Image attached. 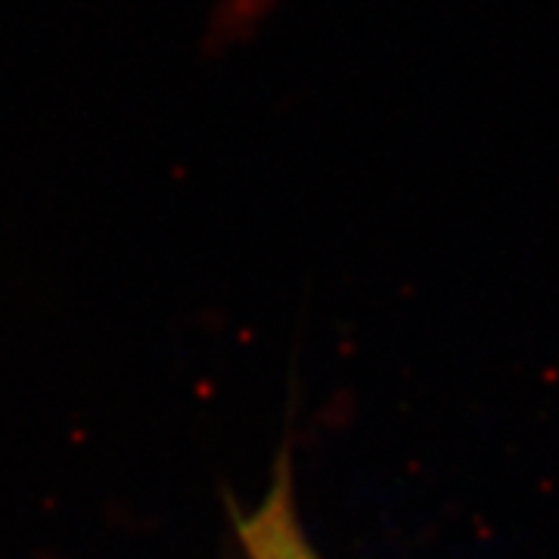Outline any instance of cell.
<instances>
[{
  "instance_id": "6da1fadb",
  "label": "cell",
  "mask_w": 559,
  "mask_h": 559,
  "mask_svg": "<svg viewBox=\"0 0 559 559\" xmlns=\"http://www.w3.org/2000/svg\"><path fill=\"white\" fill-rule=\"evenodd\" d=\"M242 559H320L305 535L289 457L283 460L264 498L237 516Z\"/></svg>"
}]
</instances>
